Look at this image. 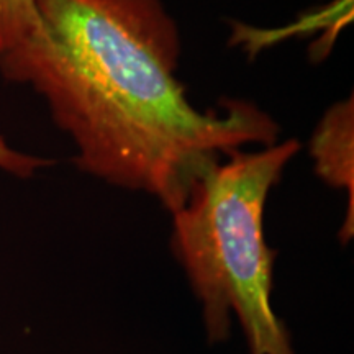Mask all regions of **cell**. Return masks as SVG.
<instances>
[{"label":"cell","mask_w":354,"mask_h":354,"mask_svg":"<svg viewBox=\"0 0 354 354\" xmlns=\"http://www.w3.org/2000/svg\"><path fill=\"white\" fill-rule=\"evenodd\" d=\"M53 59L35 87L77 148L76 165L174 214L221 154L277 143V122L246 100L194 109L176 79L179 30L161 0H35Z\"/></svg>","instance_id":"6da1fadb"},{"label":"cell","mask_w":354,"mask_h":354,"mask_svg":"<svg viewBox=\"0 0 354 354\" xmlns=\"http://www.w3.org/2000/svg\"><path fill=\"white\" fill-rule=\"evenodd\" d=\"M299 149L297 140H287L256 153H230L172 214L171 248L201 304L210 344L227 342L234 320L250 354H297L272 307L276 253L266 243L264 207Z\"/></svg>","instance_id":"7a4b0ae2"},{"label":"cell","mask_w":354,"mask_h":354,"mask_svg":"<svg viewBox=\"0 0 354 354\" xmlns=\"http://www.w3.org/2000/svg\"><path fill=\"white\" fill-rule=\"evenodd\" d=\"M35 0H0V73L7 81L38 86L53 59Z\"/></svg>","instance_id":"3957f363"},{"label":"cell","mask_w":354,"mask_h":354,"mask_svg":"<svg viewBox=\"0 0 354 354\" xmlns=\"http://www.w3.org/2000/svg\"><path fill=\"white\" fill-rule=\"evenodd\" d=\"M354 102L353 97L338 102L318 123L310 143L315 159V171L320 179L331 187L343 189L349 194V212L339 232L343 243L354 233Z\"/></svg>","instance_id":"277c9868"},{"label":"cell","mask_w":354,"mask_h":354,"mask_svg":"<svg viewBox=\"0 0 354 354\" xmlns=\"http://www.w3.org/2000/svg\"><path fill=\"white\" fill-rule=\"evenodd\" d=\"M48 165H51V161H48V159L13 149L6 138L0 135V169L2 171L26 179V177H32L35 172L43 169Z\"/></svg>","instance_id":"5b68a950"}]
</instances>
